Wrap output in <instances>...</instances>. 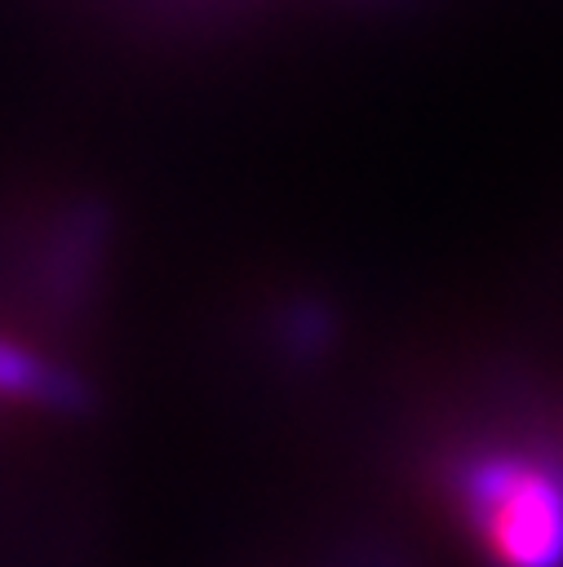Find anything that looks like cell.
Wrapping results in <instances>:
<instances>
[{
	"label": "cell",
	"mask_w": 563,
	"mask_h": 567,
	"mask_svg": "<svg viewBox=\"0 0 563 567\" xmlns=\"http://www.w3.org/2000/svg\"><path fill=\"white\" fill-rule=\"evenodd\" d=\"M457 501L497 567H563V478L545 461L474 456L457 474Z\"/></svg>",
	"instance_id": "cell-1"
},
{
	"label": "cell",
	"mask_w": 563,
	"mask_h": 567,
	"mask_svg": "<svg viewBox=\"0 0 563 567\" xmlns=\"http://www.w3.org/2000/svg\"><path fill=\"white\" fill-rule=\"evenodd\" d=\"M84 385L71 368L35 354L31 346L0 337V403L22 408H80Z\"/></svg>",
	"instance_id": "cell-2"
}]
</instances>
